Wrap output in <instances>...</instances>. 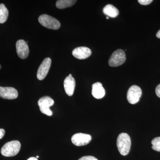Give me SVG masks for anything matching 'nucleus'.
<instances>
[{
  "label": "nucleus",
  "instance_id": "obj_1",
  "mask_svg": "<svg viewBox=\"0 0 160 160\" xmlns=\"http://www.w3.org/2000/svg\"><path fill=\"white\" fill-rule=\"evenodd\" d=\"M117 146L120 154L127 155L129 153L131 146V139L129 135L124 132L120 133L118 137Z\"/></svg>",
  "mask_w": 160,
  "mask_h": 160
},
{
  "label": "nucleus",
  "instance_id": "obj_2",
  "mask_svg": "<svg viewBox=\"0 0 160 160\" xmlns=\"http://www.w3.org/2000/svg\"><path fill=\"white\" fill-rule=\"evenodd\" d=\"M21 144L18 141H12L6 143L1 149V153L7 157L15 156L21 149Z\"/></svg>",
  "mask_w": 160,
  "mask_h": 160
},
{
  "label": "nucleus",
  "instance_id": "obj_3",
  "mask_svg": "<svg viewBox=\"0 0 160 160\" xmlns=\"http://www.w3.org/2000/svg\"><path fill=\"white\" fill-rule=\"evenodd\" d=\"M38 21L42 26L49 29L57 30L61 26V24L57 19L47 14L40 16Z\"/></svg>",
  "mask_w": 160,
  "mask_h": 160
},
{
  "label": "nucleus",
  "instance_id": "obj_4",
  "mask_svg": "<svg viewBox=\"0 0 160 160\" xmlns=\"http://www.w3.org/2000/svg\"><path fill=\"white\" fill-rule=\"evenodd\" d=\"M126 60V54L124 50L117 49L112 54L109 61V66L117 67L122 65Z\"/></svg>",
  "mask_w": 160,
  "mask_h": 160
},
{
  "label": "nucleus",
  "instance_id": "obj_5",
  "mask_svg": "<svg viewBox=\"0 0 160 160\" xmlns=\"http://www.w3.org/2000/svg\"><path fill=\"white\" fill-rule=\"evenodd\" d=\"M142 89L136 85L131 86L127 92V98L131 104H135L139 101L142 96Z\"/></svg>",
  "mask_w": 160,
  "mask_h": 160
},
{
  "label": "nucleus",
  "instance_id": "obj_6",
  "mask_svg": "<svg viewBox=\"0 0 160 160\" xmlns=\"http://www.w3.org/2000/svg\"><path fill=\"white\" fill-rule=\"evenodd\" d=\"M91 140L90 135L82 133H76L71 138L72 143L78 146H86L90 142Z\"/></svg>",
  "mask_w": 160,
  "mask_h": 160
},
{
  "label": "nucleus",
  "instance_id": "obj_7",
  "mask_svg": "<svg viewBox=\"0 0 160 160\" xmlns=\"http://www.w3.org/2000/svg\"><path fill=\"white\" fill-rule=\"evenodd\" d=\"M51 59L50 58H46L38 69L37 72V78L38 79L42 80L45 78L48 74L51 65Z\"/></svg>",
  "mask_w": 160,
  "mask_h": 160
},
{
  "label": "nucleus",
  "instance_id": "obj_8",
  "mask_svg": "<svg viewBox=\"0 0 160 160\" xmlns=\"http://www.w3.org/2000/svg\"><path fill=\"white\" fill-rule=\"evenodd\" d=\"M16 46L17 52L20 58L24 59L28 57L29 54V48L26 41L23 40H18L17 42Z\"/></svg>",
  "mask_w": 160,
  "mask_h": 160
},
{
  "label": "nucleus",
  "instance_id": "obj_9",
  "mask_svg": "<svg viewBox=\"0 0 160 160\" xmlns=\"http://www.w3.org/2000/svg\"><path fill=\"white\" fill-rule=\"evenodd\" d=\"M18 93L15 88L0 86V97L5 99H15L18 98Z\"/></svg>",
  "mask_w": 160,
  "mask_h": 160
},
{
  "label": "nucleus",
  "instance_id": "obj_10",
  "mask_svg": "<svg viewBox=\"0 0 160 160\" xmlns=\"http://www.w3.org/2000/svg\"><path fill=\"white\" fill-rule=\"evenodd\" d=\"M92 53L91 49L86 47H77L73 49L72 54L75 58L78 59H85L90 56Z\"/></svg>",
  "mask_w": 160,
  "mask_h": 160
},
{
  "label": "nucleus",
  "instance_id": "obj_11",
  "mask_svg": "<svg viewBox=\"0 0 160 160\" xmlns=\"http://www.w3.org/2000/svg\"><path fill=\"white\" fill-rule=\"evenodd\" d=\"M64 89L66 94L69 96H71L74 92L75 87V81L72 77L67 76L64 82Z\"/></svg>",
  "mask_w": 160,
  "mask_h": 160
},
{
  "label": "nucleus",
  "instance_id": "obj_12",
  "mask_svg": "<svg viewBox=\"0 0 160 160\" xmlns=\"http://www.w3.org/2000/svg\"><path fill=\"white\" fill-rule=\"evenodd\" d=\"M92 94L96 99H101L105 96L106 91L102 83L96 82L92 85Z\"/></svg>",
  "mask_w": 160,
  "mask_h": 160
},
{
  "label": "nucleus",
  "instance_id": "obj_13",
  "mask_svg": "<svg viewBox=\"0 0 160 160\" xmlns=\"http://www.w3.org/2000/svg\"><path fill=\"white\" fill-rule=\"evenodd\" d=\"M54 100L49 96L43 97L38 101L40 108H50L54 105Z\"/></svg>",
  "mask_w": 160,
  "mask_h": 160
},
{
  "label": "nucleus",
  "instance_id": "obj_14",
  "mask_svg": "<svg viewBox=\"0 0 160 160\" xmlns=\"http://www.w3.org/2000/svg\"><path fill=\"white\" fill-rule=\"evenodd\" d=\"M103 13L108 16L109 17L114 18L117 17L119 14L118 10L112 5H106L103 9Z\"/></svg>",
  "mask_w": 160,
  "mask_h": 160
},
{
  "label": "nucleus",
  "instance_id": "obj_15",
  "mask_svg": "<svg viewBox=\"0 0 160 160\" xmlns=\"http://www.w3.org/2000/svg\"><path fill=\"white\" fill-rule=\"evenodd\" d=\"M77 1L74 0H58L56 2V6L59 9H65L71 7L75 4Z\"/></svg>",
  "mask_w": 160,
  "mask_h": 160
},
{
  "label": "nucleus",
  "instance_id": "obj_16",
  "mask_svg": "<svg viewBox=\"0 0 160 160\" xmlns=\"http://www.w3.org/2000/svg\"><path fill=\"white\" fill-rule=\"evenodd\" d=\"M9 16V11L3 4H0V23L2 24L7 21Z\"/></svg>",
  "mask_w": 160,
  "mask_h": 160
},
{
  "label": "nucleus",
  "instance_id": "obj_17",
  "mask_svg": "<svg viewBox=\"0 0 160 160\" xmlns=\"http://www.w3.org/2000/svg\"><path fill=\"white\" fill-rule=\"evenodd\" d=\"M152 148L153 150L160 152V137L154 138L151 142Z\"/></svg>",
  "mask_w": 160,
  "mask_h": 160
},
{
  "label": "nucleus",
  "instance_id": "obj_18",
  "mask_svg": "<svg viewBox=\"0 0 160 160\" xmlns=\"http://www.w3.org/2000/svg\"><path fill=\"white\" fill-rule=\"evenodd\" d=\"M40 111L43 114L46 115L51 116L52 115V112L50 110V108H40Z\"/></svg>",
  "mask_w": 160,
  "mask_h": 160
},
{
  "label": "nucleus",
  "instance_id": "obj_19",
  "mask_svg": "<svg viewBox=\"0 0 160 160\" xmlns=\"http://www.w3.org/2000/svg\"><path fill=\"white\" fill-rule=\"evenodd\" d=\"M152 2V0H138V2L140 4L144 6L149 5Z\"/></svg>",
  "mask_w": 160,
  "mask_h": 160
},
{
  "label": "nucleus",
  "instance_id": "obj_20",
  "mask_svg": "<svg viewBox=\"0 0 160 160\" xmlns=\"http://www.w3.org/2000/svg\"><path fill=\"white\" fill-rule=\"evenodd\" d=\"M78 160H98L97 158H95L94 157L91 156H86L81 158Z\"/></svg>",
  "mask_w": 160,
  "mask_h": 160
},
{
  "label": "nucleus",
  "instance_id": "obj_21",
  "mask_svg": "<svg viewBox=\"0 0 160 160\" xmlns=\"http://www.w3.org/2000/svg\"><path fill=\"white\" fill-rule=\"evenodd\" d=\"M155 92L157 96L160 98V84L157 86L156 88Z\"/></svg>",
  "mask_w": 160,
  "mask_h": 160
},
{
  "label": "nucleus",
  "instance_id": "obj_22",
  "mask_svg": "<svg viewBox=\"0 0 160 160\" xmlns=\"http://www.w3.org/2000/svg\"><path fill=\"white\" fill-rule=\"evenodd\" d=\"M5 134V131L4 129H0V139L2 138Z\"/></svg>",
  "mask_w": 160,
  "mask_h": 160
},
{
  "label": "nucleus",
  "instance_id": "obj_23",
  "mask_svg": "<svg viewBox=\"0 0 160 160\" xmlns=\"http://www.w3.org/2000/svg\"><path fill=\"white\" fill-rule=\"evenodd\" d=\"M156 36L158 38H160V29L158 32L157 33Z\"/></svg>",
  "mask_w": 160,
  "mask_h": 160
},
{
  "label": "nucleus",
  "instance_id": "obj_24",
  "mask_svg": "<svg viewBox=\"0 0 160 160\" xmlns=\"http://www.w3.org/2000/svg\"><path fill=\"white\" fill-rule=\"evenodd\" d=\"M27 160H38V158L35 157H31L29 158Z\"/></svg>",
  "mask_w": 160,
  "mask_h": 160
},
{
  "label": "nucleus",
  "instance_id": "obj_25",
  "mask_svg": "<svg viewBox=\"0 0 160 160\" xmlns=\"http://www.w3.org/2000/svg\"><path fill=\"white\" fill-rule=\"evenodd\" d=\"M69 76L70 77H72V75L71 74H69Z\"/></svg>",
  "mask_w": 160,
  "mask_h": 160
},
{
  "label": "nucleus",
  "instance_id": "obj_26",
  "mask_svg": "<svg viewBox=\"0 0 160 160\" xmlns=\"http://www.w3.org/2000/svg\"><path fill=\"white\" fill-rule=\"evenodd\" d=\"M109 17H106V19H109Z\"/></svg>",
  "mask_w": 160,
  "mask_h": 160
},
{
  "label": "nucleus",
  "instance_id": "obj_27",
  "mask_svg": "<svg viewBox=\"0 0 160 160\" xmlns=\"http://www.w3.org/2000/svg\"><path fill=\"white\" fill-rule=\"evenodd\" d=\"M39 158V156H37L36 158Z\"/></svg>",
  "mask_w": 160,
  "mask_h": 160
},
{
  "label": "nucleus",
  "instance_id": "obj_28",
  "mask_svg": "<svg viewBox=\"0 0 160 160\" xmlns=\"http://www.w3.org/2000/svg\"><path fill=\"white\" fill-rule=\"evenodd\" d=\"M1 68H2V66H1V65H0V69H1Z\"/></svg>",
  "mask_w": 160,
  "mask_h": 160
}]
</instances>
